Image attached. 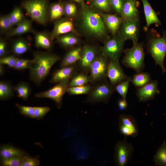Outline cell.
<instances>
[{
  "instance_id": "cell-4",
  "label": "cell",
  "mask_w": 166,
  "mask_h": 166,
  "mask_svg": "<svg viewBox=\"0 0 166 166\" xmlns=\"http://www.w3.org/2000/svg\"><path fill=\"white\" fill-rule=\"evenodd\" d=\"M22 6L33 20L45 25L49 21L48 3L47 0H26Z\"/></svg>"
},
{
  "instance_id": "cell-1",
  "label": "cell",
  "mask_w": 166,
  "mask_h": 166,
  "mask_svg": "<svg viewBox=\"0 0 166 166\" xmlns=\"http://www.w3.org/2000/svg\"><path fill=\"white\" fill-rule=\"evenodd\" d=\"M60 59L57 55L49 52H34L29 68L30 79L39 85L49 74L53 65Z\"/></svg>"
},
{
  "instance_id": "cell-13",
  "label": "cell",
  "mask_w": 166,
  "mask_h": 166,
  "mask_svg": "<svg viewBox=\"0 0 166 166\" xmlns=\"http://www.w3.org/2000/svg\"><path fill=\"white\" fill-rule=\"evenodd\" d=\"M118 126L121 132L125 136L135 137L138 134L136 121L131 115L122 114L119 117Z\"/></svg>"
},
{
  "instance_id": "cell-21",
  "label": "cell",
  "mask_w": 166,
  "mask_h": 166,
  "mask_svg": "<svg viewBox=\"0 0 166 166\" xmlns=\"http://www.w3.org/2000/svg\"><path fill=\"white\" fill-rule=\"evenodd\" d=\"M121 16L123 20L139 18L136 0L124 1Z\"/></svg>"
},
{
  "instance_id": "cell-17",
  "label": "cell",
  "mask_w": 166,
  "mask_h": 166,
  "mask_svg": "<svg viewBox=\"0 0 166 166\" xmlns=\"http://www.w3.org/2000/svg\"><path fill=\"white\" fill-rule=\"evenodd\" d=\"M74 31L73 24L71 20L67 18H60L54 21V28L50 34L53 40L61 35Z\"/></svg>"
},
{
  "instance_id": "cell-48",
  "label": "cell",
  "mask_w": 166,
  "mask_h": 166,
  "mask_svg": "<svg viewBox=\"0 0 166 166\" xmlns=\"http://www.w3.org/2000/svg\"><path fill=\"white\" fill-rule=\"evenodd\" d=\"M75 1L80 4L82 8L85 7V3L84 0H71Z\"/></svg>"
},
{
  "instance_id": "cell-5",
  "label": "cell",
  "mask_w": 166,
  "mask_h": 166,
  "mask_svg": "<svg viewBox=\"0 0 166 166\" xmlns=\"http://www.w3.org/2000/svg\"><path fill=\"white\" fill-rule=\"evenodd\" d=\"M147 50L154 60L156 65L160 66L163 73H164L166 71L164 65L166 55V31L163 32L161 37L150 39L148 42Z\"/></svg>"
},
{
  "instance_id": "cell-37",
  "label": "cell",
  "mask_w": 166,
  "mask_h": 166,
  "mask_svg": "<svg viewBox=\"0 0 166 166\" xmlns=\"http://www.w3.org/2000/svg\"><path fill=\"white\" fill-rule=\"evenodd\" d=\"M25 156L2 159V164L5 166H21Z\"/></svg>"
},
{
  "instance_id": "cell-26",
  "label": "cell",
  "mask_w": 166,
  "mask_h": 166,
  "mask_svg": "<svg viewBox=\"0 0 166 166\" xmlns=\"http://www.w3.org/2000/svg\"><path fill=\"white\" fill-rule=\"evenodd\" d=\"M151 80L149 73L141 72L135 74L132 77L131 82L134 86L138 88L144 86Z\"/></svg>"
},
{
  "instance_id": "cell-23",
  "label": "cell",
  "mask_w": 166,
  "mask_h": 166,
  "mask_svg": "<svg viewBox=\"0 0 166 166\" xmlns=\"http://www.w3.org/2000/svg\"><path fill=\"white\" fill-rule=\"evenodd\" d=\"M82 49L77 47L68 51L60 63L61 67L75 64L81 58Z\"/></svg>"
},
{
  "instance_id": "cell-10",
  "label": "cell",
  "mask_w": 166,
  "mask_h": 166,
  "mask_svg": "<svg viewBox=\"0 0 166 166\" xmlns=\"http://www.w3.org/2000/svg\"><path fill=\"white\" fill-rule=\"evenodd\" d=\"M139 18L123 20L117 34L125 41L132 40L137 42L139 31Z\"/></svg>"
},
{
  "instance_id": "cell-16",
  "label": "cell",
  "mask_w": 166,
  "mask_h": 166,
  "mask_svg": "<svg viewBox=\"0 0 166 166\" xmlns=\"http://www.w3.org/2000/svg\"><path fill=\"white\" fill-rule=\"evenodd\" d=\"M78 69L75 64L61 67L53 73L50 82L57 84L65 81L69 82L72 77L77 74Z\"/></svg>"
},
{
  "instance_id": "cell-34",
  "label": "cell",
  "mask_w": 166,
  "mask_h": 166,
  "mask_svg": "<svg viewBox=\"0 0 166 166\" xmlns=\"http://www.w3.org/2000/svg\"><path fill=\"white\" fill-rule=\"evenodd\" d=\"M13 89L11 85L5 81L0 82V98L2 100L5 99L13 95Z\"/></svg>"
},
{
  "instance_id": "cell-29",
  "label": "cell",
  "mask_w": 166,
  "mask_h": 166,
  "mask_svg": "<svg viewBox=\"0 0 166 166\" xmlns=\"http://www.w3.org/2000/svg\"><path fill=\"white\" fill-rule=\"evenodd\" d=\"M90 82L89 76L83 72L77 73L70 81L69 87L81 86L87 84Z\"/></svg>"
},
{
  "instance_id": "cell-28",
  "label": "cell",
  "mask_w": 166,
  "mask_h": 166,
  "mask_svg": "<svg viewBox=\"0 0 166 166\" xmlns=\"http://www.w3.org/2000/svg\"><path fill=\"white\" fill-rule=\"evenodd\" d=\"M0 155L2 159L25 155V153L18 148L11 146H4L0 150Z\"/></svg>"
},
{
  "instance_id": "cell-20",
  "label": "cell",
  "mask_w": 166,
  "mask_h": 166,
  "mask_svg": "<svg viewBox=\"0 0 166 166\" xmlns=\"http://www.w3.org/2000/svg\"><path fill=\"white\" fill-rule=\"evenodd\" d=\"M143 3L146 25L145 29L152 24L160 25L161 22L159 19L157 14L154 10L148 0H141Z\"/></svg>"
},
{
  "instance_id": "cell-40",
  "label": "cell",
  "mask_w": 166,
  "mask_h": 166,
  "mask_svg": "<svg viewBox=\"0 0 166 166\" xmlns=\"http://www.w3.org/2000/svg\"><path fill=\"white\" fill-rule=\"evenodd\" d=\"M50 110V108L48 107H35L32 118L40 119L47 113Z\"/></svg>"
},
{
  "instance_id": "cell-2",
  "label": "cell",
  "mask_w": 166,
  "mask_h": 166,
  "mask_svg": "<svg viewBox=\"0 0 166 166\" xmlns=\"http://www.w3.org/2000/svg\"><path fill=\"white\" fill-rule=\"evenodd\" d=\"M81 18L82 26L88 33L99 37L106 34L105 25L100 13L85 7L82 11Z\"/></svg>"
},
{
  "instance_id": "cell-8",
  "label": "cell",
  "mask_w": 166,
  "mask_h": 166,
  "mask_svg": "<svg viewBox=\"0 0 166 166\" xmlns=\"http://www.w3.org/2000/svg\"><path fill=\"white\" fill-rule=\"evenodd\" d=\"M134 148L132 145L128 142L125 136L124 139L119 141L114 148L113 158L118 166H125L131 160Z\"/></svg>"
},
{
  "instance_id": "cell-43",
  "label": "cell",
  "mask_w": 166,
  "mask_h": 166,
  "mask_svg": "<svg viewBox=\"0 0 166 166\" xmlns=\"http://www.w3.org/2000/svg\"><path fill=\"white\" fill-rule=\"evenodd\" d=\"M111 6L118 14L121 15L124 1V0H109Z\"/></svg>"
},
{
  "instance_id": "cell-32",
  "label": "cell",
  "mask_w": 166,
  "mask_h": 166,
  "mask_svg": "<svg viewBox=\"0 0 166 166\" xmlns=\"http://www.w3.org/2000/svg\"><path fill=\"white\" fill-rule=\"evenodd\" d=\"M92 88V86L88 84L81 86L69 87L67 92L70 95L88 94Z\"/></svg>"
},
{
  "instance_id": "cell-9",
  "label": "cell",
  "mask_w": 166,
  "mask_h": 166,
  "mask_svg": "<svg viewBox=\"0 0 166 166\" xmlns=\"http://www.w3.org/2000/svg\"><path fill=\"white\" fill-rule=\"evenodd\" d=\"M125 41L117 34L105 42L101 49L102 53L109 60L119 61Z\"/></svg>"
},
{
  "instance_id": "cell-47",
  "label": "cell",
  "mask_w": 166,
  "mask_h": 166,
  "mask_svg": "<svg viewBox=\"0 0 166 166\" xmlns=\"http://www.w3.org/2000/svg\"><path fill=\"white\" fill-rule=\"evenodd\" d=\"M117 104L119 109L121 111L127 108L128 105L126 100H124L122 98L118 101Z\"/></svg>"
},
{
  "instance_id": "cell-35",
  "label": "cell",
  "mask_w": 166,
  "mask_h": 166,
  "mask_svg": "<svg viewBox=\"0 0 166 166\" xmlns=\"http://www.w3.org/2000/svg\"><path fill=\"white\" fill-rule=\"evenodd\" d=\"M18 96L23 99H27L30 92V88L27 84L24 82H21L14 88Z\"/></svg>"
},
{
  "instance_id": "cell-33",
  "label": "cell",
  "mask_w": 166,
  "mask_h": 166,
  "mask_svg": "<svg viewBox=\"0 0 166 166\" xmlns=\"http://www.w3.org/2000/svg\"><path fill=\"white\" fill-rule=\"evenodd\" d=\"M9 15L10 21L14 26L17 25L25 18L21 9L17 7L14 8Z\"/></svg>"
},
{
  "instance_id": "cell-11",
  "label": "cell",
  "mask_w": 166,
  "mask_h": 166,
  "mask_svg": "<svg viewBox=\"0 0 166 166\" xmlns=\"http://www.w3.org/2000/svg\"><path fill=\"white\" fill-rule=\"evenodd\" d=\"M69 82L65 81L57 83L47 91L36 94L35 96L38 98L51 99L55 102L58 108H61L63 97L67 92Z\"/></svg>"
},
{
  "instance_id": "cell-3",
  "label": "cell",
  "mask_w": 166,
  "mask_h": 166,
  "mask_svg": "<svg viewBox=\"0 0 166 166\" xmlns=\"http://www.w3.org/2000/svg\"><path fill=\"white\" fill-rule=\"evenodd\" d=\"M124 56L122 64L126 67L134 69L136 73L142 72L145 67V54L142 43H133L132 46L124 51Z\"/></svg>"
},
{
  "instance_id": "cell-49",
  "label": "cell",
  "mask_w": 166,
  "mask_h": 166,
  "mask_svg": "<svg viewBox=\"0 0 166 166\" xmlns=\"http://www.w3.org/2000/svg\"><path fill=\"white\" fill-rule=\"evenodd\" d=\"M89 0V1H91V0Z\"/></svg>"
},
{
  "instance_id": "cell-6",
  "label": "cell",
  "mask_w": 166,
  "mask_h": 166,
  "mask_svg": "<svg viewBox=\"0 0 166 166\" xmlns=\"http://www.w3.org/2000/svg\"><path fill=\"white\" fill-rule=\"evenodd\" d=\"M95 84L92 86L85 102L92 104L100 102L107 103L115 90L114 87L106 80Z\"/></svg>"
},
{
  "instance_id": "cell-24",
  "label": "cell",
  "mask_w": 166,
  "mask_h": 166,
  "mask_svg": "<svg viewBox=\"0 0 166 166\" xmlns=\"http://www.w3.org/2000/svg\"><path fill=\"white\" fill-rule=\"evenodd\" d=\"M12 50L17 55H21L28 51L30 48V45L28 40L20 38L14 40L12 45Z\"/></svg>"
},
{
  "instance_id": "cell-12",
  "label": "cell",
  "mask_w": 166,
  "mask_h": 166,
  "mask_svg": "<svg viewBox=\"0 0 166 166\" xmlns=\"http://www.w3.org/2000/svg\"><path fill=\"white\" fill-rule=\"evenodd\" d=\"M98 55L95 48L88 45L82 48L81 57L77 62V66L82 72L88 74L90 72L91 65Z\"/></svg>"
},
{
  "instance_id": "cell-44",
  "label": "cell",
  "mask_w": 166,
  "mask_h": 166,
  "mask_svg": "<svg viewBox=\"0 0 166 166\" xmlns=\"http://www.w3.org/2000/svg\"><path fill=\"white\" fill-rule=\"evenodd\" d=\"M64 6L65 14L67 16L72 17L75 15L77 11V8L74 4L68 3L64 5Z\"/></svg>"
},
{
  "instance_id": "cell-22",
  "label": "cell",
  "mask_w": 166,
  "mask_h": 166,
  "mask_svg": "<svg viewBox=\"0 0 166 166\" xmlns=\"http://www.w3.org/2000/svg\"><path fill=\"white\" fill-rule=\"evenodd\" d=\"M35 32L33 29L31 21L25 18L23 20L17 25L15 28H13L7 33L6 37L9 38L22 35L29 32L34 33Z\"/></svg>"
},
{
  "instance_id": "cell-18",
  "label": "cell",
  "mask_w": 166,
  "mask_h": 166,
  "mask_svg": "<svg viewBox=\"0 0 166 166\" xmlns=\"http://www.w3.org/2000/svg\"><path fill=\"white\" fill-rule=\"evenodd\" d=\"M100 14L105 25L112 34L115 35L118 32L123 22L122 18L115 14Z\"/></svg>"
},
{
  "instance_id": "cell-38",
  "label": "cell",
  "mask_w": 166,
  "mask_h": 166,
  "mask_svg": "<svg viewBox=\"0 0 166 166\" xmlns=\"http://www.w3.org/2000/svg\"><path fill=\"white\" fill-rule=\"evenodd\" d=\"M18 59L13 55L5 56L1 57L0 65H6L10 67L14 68Z\"/></svg>"
},
{
  "instance_id": "cell-27",
  "label": "cell",
  "mask_w": 166,
  "mask_h": 166,
  "mask_svg": "<svg viewBox=\"0 0 166 166\" xmlns=\"http://www.w3.org/2000/svg\"><path fill=\"white\" fill-rule=\"evenodd\" d=\"M153 160L156 165L166 166V142L163 141L154 155Z\"/></svg>"
},
{
  "instance_id": "cell-45",
  "label": "cell",
  "mask_w": 166,
  "mask_h": 166,
  "mask_svg": "<svg viewBox=\"0 0 166 166\" xmlns=\"http://www.w3.org/2000/svg\"><path fill=\"white\" fill-rule=\"evenodd\" d=\"M31 60L19 58L14 68L18 70H22L29 68Z\"/></svg>"
},
{
  "instance_id": "cell-36",
  "label": "cell",
  "mask_w": 166,
  "mask_h": 166,
  "mask_svg": "<svg viewBox=\"0 0 166 166\" xmlns=\"http://www.w3.org/2000/svg\"><path fill=\"white\" fill-rule=\"evenodd\" d=\"M14 26L10 19L9 14L1 16L0 28L2 32L7 33L13 29Z\"/></svg>"
},
{
  "instance_id": "cell-46",
  "label": "cell",
  "mask_w": 166,
  "mask_h": 166,
  "mask_svg": "<svg viewBox=\"0 0 166 166\" xmlns=\"http://www.w3.org/2000/svg\"><path fill=\"white\" fill-rule=\"evenodd\" d=\"M7 45L5 40L1 39L0 40V57H4L7 53Z\"/></svg>"
},
{
  "instance_id": "cell-42",
  "label": "cell",
  "mask_w": 166,
  "mask_h": 166,
  "mask_svg": "<svg viewBox=\"0 0 166 166\" xmlns=\"http://www.w3.org/2000/svg\"><path fill=\"white\" fill-rule=\"evenodd\" d=\"M40 161L35 157H31L25 155L23 158L21 166H37L39 165Z\"/></svg>"
},
{
  "instance_id": "cell-39",
  "label": "cell",
  "mask_w": 166,
  "mask_h": 166,
  "mask_svg": "<svg viewBox=\"0 0 166 166\" xmlns=\"http://www.w3.org/2000/svg\"><path fill=\"white\" fill-rule=\"evenodd\" d=\"M94 5L99 9L106 12L111 10V5L109 0H95Z\"/></svg>"
},
{
  "instance_id": "cell-41",
  "label": "cell",
  "mask_w": 166,
  "mask_h": 166,
  "mask_svg": "<svg viewBox=\"0 0 166 166\" xmlns=\"http://www.w3.org/2000/svg\"><path fill=\"white\" fill-rule=\"evenodd\" d=\"M20 113L23 115L32 118L35 107L25 106L16 104Z\"/></svg>"
},
{
  "instance_id": "cell-31",
  "label": "cell",
  "mask_w": 166,
  "mask_h": 166,
  "mask_svg": "<svg viewBox=\"0 0 166 166\" xmlns=\"http://www.w3.org/2000/svg\"><path fill=\"white\" fill-rule=\"evenodd\" d=\"M132 78L131 76L128 77L126 80L114 87L115 90L120 95L122 98L123 99L126 100L127 94Z\"/></svg>"
},
{
  "instance_id": "cell-15",
  "label": "cell",
  "mask_w": 166,
  "mask_h": 166,
  "mask_svg": "<svg viewBox=\"0 0 166 166\" xmlns=\"http://www.w3.org/2000/svg\"><path fill=\"white\" fill-rule=\"evenodd\" d=\"M160 93L158 87L157 81L152 80L144 86L137 88L136 94L140 101L144 102L153 99Z\"/></svg>"
},
{
  "instance_id": "cell-14",
  "label": "cell",
  "mask_w": 166,
  "mask_h": 166,
  "mask_svg": "<svg viewBox=\"0 0 166 166\" xmlns=\"http://www.w3.org/2000/svg\"><path fill=\"white\" fill-rule=\"evenodd\" d=\"M107 77L111 84L115 87L126 79L128 76L125 74L119 61L109 60L107 74Z\"/></svg>"
},
{
  "instance_id": "cell-30",
  "label": "cell",
  "mask_w": 166,
  "mask_h": 166,
  "mask_svg": "<svg viewBox=\"0 0 166 166\" xmlns=\"http://www.w3.org/2000/svg\"><path fill=\"white\" fill-rule=\"evenodd\" d=\"M57 41L65 48L73 47L79 42V40L77 37L69 34H65L59 36L57 38Z\"/></svg>"
},
{
  "instance_id": "cell-7",
  "label": "cell",
  "mask_w": 166,
  "mask_h": 166,
  "mask_svg": "<svg viewBox=\"0 0 166 166\" xmlns=\"http://www.w3.org/2000/svg\"><path fill=\"white\" fill-rule=\"evenodd\" d=\"M109 61L102 53L97 56L90 67L89 76L91 83L95 84L106 80Z\"/></svg>"
},
{
  "instance_id": "cell-25",
  "label": "cell",
  "mask_w": 166,
  "mask_h": 166,
  "mask_svg": "<svg viewBox=\"0 0 166 166\" xmlns=\"http://www.w3.org/2000/svg\"><path fill=\"white\" fill-rule=\"evenodd\" d=\"M65 14L64 5L60 2L52 4L49 8V21H55Z\"/></svg>"
},
{
  "instance_id": "cell-19",
  "label": "cell",
  "mask_w": 166,
  "mask_h": 166,
  "mask_svg": "<svg viewBox=\"0 0 166 166\" xmlns=\"http://www.w3.org/2000/svg\"><path fill=\"white\" fill-rule=\"evenodd\" d=\"M35 42L37 47L47 50H51L53 46V40L50 34L43 31L35 32Z\"/></svg>"
}]
</instances>
